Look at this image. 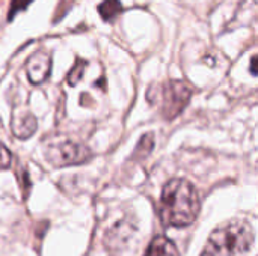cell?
<instances>
[{
    "label": "cell",
    "mask_w": 258,
    "mask_h": 256,
    "mask_svg": "<svg viewBox=\"0 0 258 256\" xmlns=\"http://www.w3.org/2000/svg\"><path fill=\"white\" fill-rule=\"evenodd\" d=\"M198 213L200 198L192 183L183 178H175L163 187L160 199V219L166 226H189L197 220Z\"/></svg>",
    "instance_id": "cell-1"
},
{
    "label": "cell",
    "mask_w": 258,
    "mask_h": 256,
    "mask_svg": "<svg viewBox=\"0 0 258 256\" xmlns=\"http://www.w3.org/2000/svg\"><path fill=\"white\" fill-rule=\"evenodd\" d=\"M254 240V229L248 222L231 220L213 231L201 256H246Z\"/></svg>",
    "instance_id": "cell-2"
},
{
    "label": "cell",
    "mask_w": 258,
    "mask_h": 256,
    "mask_svg": "<svg viewBox=\"0 0 258 256\" xmlns=\"http://www.w3.org/2000/svg\"><path fill=\"white\" fill-rule=\"evenodd\" d=\"M192 97V88L180 80L168 81L148 89L147 98L151 104L157 106L165 119L177 118L187 106Z\"/></svg>",
    "instance_id": "cell-3"
},
{
    "label": "cell",
    "mask_w": 258,
    "mask_h": 256,
    "mask_svg": "<svg viewBox=\"0 0 258 256\" xmlns=\"http://www.w3.org/2000/svg\"><path fill=\"white\" fill-rule=\"evenodd\" d=\"M91 157L88 148L74 142H63L59 145H51L47 149V160L53 166H71L85 163Z\"/></svg>",
    "instance_id": "cell-4"
},
{
    "label": "cell",
    "mask_w": 258,
    "mask_h": 256,
    "mask_svg": "<svg viewBox=\"0 0 258 256\" xmlns=\"http://www.w3.org/2000/svg\"><path fill=\"white\" fill-rule=\"evenodd\" d=\"M50 69H51V62H50V56L45 51H36L27 60V77L33 84L42 83L48 77Z\"/></svg>",
    "instance_id": "cell-5"
},
{
    "label": "cell",
    "mask_w": 258,
    "mask_h": 256,
    "mask_svg": "<svg viewBox=\"0 0 258 256\" xmlns=\"http://www.w3.org/2000/svg\"><path fill=\"white\" fill-rule=\"evenodd\" d=\"M11 128H12V133H14L15 137L27 139L36 131L38 122H36V118L33 116L32 112H29V110H15L14 115H12Z\"/></svg>",
    "instance_id": "cell-6"
},
{
    "label": "cell",
    "mask_w": 258,
    "mask_h": 256,
    "mask_svg": "<svg viewBox=\"0 0 258 256\" xmlns=\"http://www.w3.org/2000/svg\"><path fill=\"white\" fill-rule=\"evenodd\" d=\"M145 256H180L178 255V250L175 247V244L168 240L166 237H156L148 250H147V255Z\"/></svg>",
    "instance_id": "cell-7"
},
{
    "label": "cell",
    "mask_w": 258,
    "mask_h": 256,
    "mask_svg": "<svg viewBox=\"0 0 258 256\" xmlns=\"http://www.w3.org/2000/svg\"><path fill=\"white\" fill-rule=\"evenodd\" d=\"M122 11V5L119 0H104L100 6H98V12L101 15L103 20L109 21L112 20L115 15H118Z\"/></svg>",
    "instance_id": "cell-8"
},
{
    "label": "cell",
    "mask_w": 258,
    "mask_h": 256,
    "mask_svg": "<svg viewBox=\"0 0 258 256\" xmlns=\"http://www.w3.org/2000/svg\"><path fill=\"white\" fill-rule=\"evenodd\" d=\"M85 68H86V62L85 60H76V65L73 66V69L68 74V83L70 84H76L82 78Z\"/></svg>",
    "instance_id": "cell-9"
},
{
    "label": "cell",
    "mask_w": 258,
    "mask_h": 256,
    "mask_svg": "<svg viewBox=\"0 0 258 256\" xmlns=\"http://www.w3.org/2000/svg\"><path fill=\"white\" fill-rule=\"evenodd\" d=\"M30 2L32 0H12L11 2V9H9V18H14L15 14H18L20 11L26 9Z\"/></svg>",
    "instance_id": "cell-10"
},
{
    "label": "cell",
    "mask_w": 258,
    "mask_h": 256,
    "mask_svg": "<svg viewBox=\"0 0 258 256\" xmlns=\"http://www.w3.org/2000/svg\"><path fill=\"white\" fill-rule=\"evenodd\" d=\"M11 164V154L5 146H0V170L9 167Z\"/></svg>",
    "instance_id": "cell-11"
},
{
    "label": "cell",
    "mask_w": 258,
    "mask_h": 256,
    "mask_svg": "<svg viewBox=\"0 0 258 256\" xmlns=\"http://www.w3.org/2000/svg\"><path fill=\"white\" fill-rule=\"evenodd\" d=\"M252 63H251V72H252V75H255L257 72H255V63H257V59L255 57H252V60H251Z\"/></svg>",
    "instance_id": "cell-12"
}]
</instances>
